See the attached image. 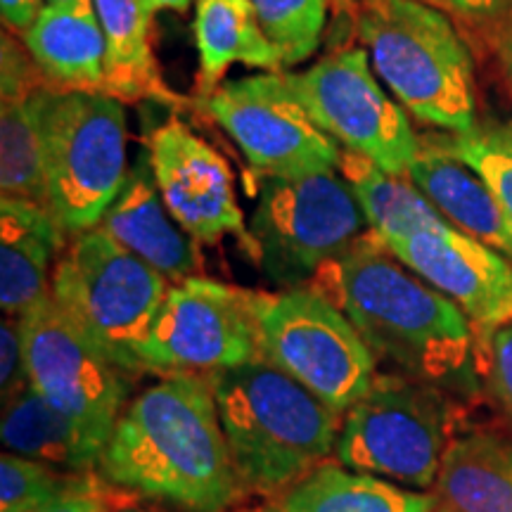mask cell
I'll list each match as a JSON object with an SVG mask.
<instances>
[{
	"instance_id": "cell-1",
	"label": "cell",
	"mask_w": 512,
	"mask_h": 512,
	"mask_svg": "<svg viewBox=\"0 0 512 512\" xmlns=\"http://www.w3.org/2000/svg\"><path fill=\"white\" fill-rule=\"evenodd\" d=\"M306 285L354 323L377 361L448 394L479 392L470 318L403 266L373 230L320 266Z\"/></svg>"
},
{
	"instance_id": "cell-15",
	"label": "cell",
	"mask_w": 512,
	"mask_h": 512,
	"mask_svg": "<svg viewBox=\"0 0 512 512\" xmlns=\"http://www.w3.org/2000/svg\"><path fill=\"white\" fill-rule=\"evenodd\" d=\"M403 266L446 294L475 332L512 320V261L451 223L384 242Z\"/></svg>"
},
{
	"instance_id": "cell-32",
	"label": "cell",
	"mask_w": 512,
	"mask_h": 512,
	"mask_svg": "<svg viewBox=\"0 0 512 512\" xmlns=\"http://www.w3.org/2000/svg\"><path fill=\"white\" fill-rule=\"evenodd\" d=\"M31 387L27 358H24L19 318L8 316L0 325V392L8 403Z\"/></svg>"
},
{
	"instance_id": "cell-9",
	"label": "cell",
	"mask_w": 512,
	"mask_h": 512,
	"mask_svg": "<svg viewBox=\"0 0 512 512\" xmlns=\"http://www.w3.org/2000/svg\"><path fill=\"white\" fill-rule=\"evenodd\" d=\"M368 221L337 169L264 178L252 219L254 259L268 278L299 287L368 233Z\"/></svg>"
},
{
	"instance_id": "cell-27",
	"label": "cell",
	"mask_w": 512,
	"mask_h": 512,
	"mask_svg": "<svg viewBox=\"0 0 512 512\" xmlns=\"http://www.w3.org/2000/svg\"><path fill=\"white\" fill-rule=\"evenodd\" d=\"M420 143L470 166L512 223V119L477 121L463 133L432 131Z\"/></svg>"
},
{
	"instance_id": "cell-39",
	"label": "cell",
	"mask_w": 512,
	"mask_h": 512,
	"mask_svg": "<svg viewBox=\"0 0 512 512\" xmlns=\"http://www.w3.org/2000/svg\"><path fill=\"white\" fill-rule=\"evenodd\" d=\"M62 3H69V0H46V5H62Z\"/></svg>"
},
{
	"instance_id": "cell-30",
	"label": "cell",
	"mask_w": 512,
	"mask_h": 512,
	"mask_svg": "<svg viewBox=\"0 0 512 512\" xmlns=\"http://www.w3.org/2000/svg\"><path fill=\"white\" fill-rule=\"evenodd\" d=\"M475 337L479 382L512 425V320Z\"/></svg>"
},
{
	"instance_id": "cell-21",
	"label": "cell",
	"mask_w": 512,
	"mask_h": 512,
	"mask_svg": "<svg viewBox=\"0 0 512 512\" xmlns=\"http://www.w3.org/2000/svg\"><path fill=\"white\" fill-rule=\"evenodd\" d=\"M0 437L10 453L72 472H98L110 437L53 406L34 387L5 403Z\"/></svg>"
},
{
	"instance_id": "cell-23",
	"label": "cell",
	"mask_w": 512,
	"mask_h": 512,
	"mask_svg": "<svg viewBox=\"0 0 512 512\" xmlns=\"http://www.w3.org/2000/svg\"><path fill=\"white\" fill-rule=\"evenodd\" d=\"M192 36L200 57V100H207L221 86L233 64L271 74H280L285 67L283 57L261 29L252 0H197Z\"/></svg>"
},
{
	"instance_id": "cell-10",
	"label": "cell",
	"mask_w": 512,
	"mask_h": 512,
	"mask_svg": "<svg viewBox=\"0 0 512 512\" xmlns=\"http://www.w3.org/2000/svg\"><path fill=\"white\" fill-rule=\"evenodd\" d=\"M285 81L335 143L408 178L420 155V136L406 110L382 88L366 48L337 50L304 72L285 74Z\"/></svg>"
},
{
	"instance_id": "cell-38",
	"label": "cell",
	"mask_w": 512,
	"mask_h": 512,
	"mask_svg": "<svg viewBox=\"0 0 512 512\" xmlns=\"http://www.w3.org/2000/svg\"><path fill=\"white\" fill-rule=\"evenodd\" d=\"M356 3L358 0H332V5H335L337 12H351V17H354Z\"/></svg>"
},
{
	"instance_id": "cell-24",
	"label": "cell",
	"mask_w": 512,
	"mask_h": 512,
	"mask_svg": "<svg viewBox=\"0 0 512 512\" xmlns=\"http://www.w3.org/2000/svg\"><path fill=\"white\" fill-rule=\"evenodd\" d=\"M107 41L105 93L121 102L157 100L183 105V98L166 86L152 50V17L138 0H93Z\"/></svg>"
},
{
	"instance_id": "cell-31",
	"label": "cell",
	"mask_w": 512,
	"mask_h": 512,
	"mask_svg": "<svg viewBox=\"0 0 512 512\" xmlns=\"http://www.w3.org/2000/svg\"><path fill=\"white\" fill-rule=\"evenodd\" d=\"M422 3L446 12L453 22L463 24L470 34L484 38L489 46L503 17L512 8V0H422Z\"/></svg>"
},
{
	"instance_id": "cell-22",
	"label": "cell",
	"mask_w": 512,
	"mask_h": 512,
	"mask_svg": "<svg viewBox=\"0 0 512 512\" xmlns=\"http://www.w3.org/2000/svg\"><path fill=\"white\" fill-rule=\"evenodd\" d=\"M408 178L453 228L512 261V223L470 166L420 143Z\"/></svg>"
},
{
	"instance_id": "cell-25",
	"label": "cell",
	"mask_w": 512,
	"mask_h": 512,
	"mask_svg": "<svg viewBox=\"0 0 512 512\" xmlns=\"http://www.w3.org/2000/svg\"><path fill=\"white\" fill-rule=\"evenodd\" d=\"M437 496L389 479L320 463L294 482L271 512H434Z\"/></svg>"
},
{
	"instance_id": "cell-36",
	"label": "cell",
	"mask_w": 512,
	"mask_h": 512,
	"mask_svg": "<svg viewBox=\"0 0 512 512\" xmlns=\"http://www.w3.org/2000/svg\"><path fill=\"white\" fill-rule=\"evenodd\" d=\"M114 512H169L159 505V501H152V498H145L140 494H131L124 503L117 505Z\"/></svg>"
},
{
	"instance_id": "cell-14",
	"label": "cell",
	"mask_w": 512,
	"mask_h": 512,
	"mask_svg": "<svg viewBox=\"0 0 512 512\" xmlns=\"http://www.w3.org/2000/svg\"><path fill=\"white\" fill-rule=\"evenodd\" d=\"M147 157L166 209L197 245H216L233 235L254 256L233 171L219 150L171 117L150 133Z\"/></svg>"
},
{
	"instance_id": "cell-2",
	"label": "cell",
	"mask_w": 512,
	"mask_h": 512,
	"mask_svg": "<svg viewBox=\"0 0 512 512\" xmlns=\"http://www.w3.org/2000/svg\"><path fill=\"white\" fill-rule=\"evenodd\" d=\"M98 472L183 512H226L245 491L202 375H166L126 403Z\"/></svg>"
},
{
	"instance_id": "cell-29",
	"label": "cell",
	"mask_w": 512,
	"mask_h": 512,
	"mask_svg": "<svg viewBox=\"0 0 512 512\" xmlns=\"http://www.w3.org/2000/svg\"><path fill=\"white\" fill-rule=\"evenodd\" d=\"M332 0H252L261 29L283 57L285 67H294L316 53L323 41Z\"/></svg>"
},
{
	"instance_id": "cell-8",
	"label": "cell",
	"mask_w": 512,
	"mask_h": 512,
	"mask_svg": "<svg viewBox=\"0 0 512 512\" xmlns=\"http://www.w3.org/2000/svg\"><path fill=\"white\" fill-rule=\"evenodd\" d=\"M259 356L332 408L347 413L377 377V358L354 323L306 287L254 292Z\"/></svg>"
},
{
	"instance_id": "cell-28",
	"label": "cell",
	"mask_w": 512,
	"mask_h": 512,
	"mask_svg": "<svg viewBox=\"0 0 512 512\" xmlns=\"http://www.w3.org/2000/svg\"><path fill=\"white\" fill-rule=\"evenodd\" d=\"M98 472H72L62 467L3 453L0 458V512H34L93 482Z\"/></svg>"
},
{
	"instance_id": "cell-37",
	"label": "cell",
	"mask_w": 512,
	"mask_h": 512,
	"mask_svg": "<svg viewBox=\"0 0 512 512\" xmlns=\"http://www.w3.org/2000/svg\"><path fill=\"white\" fill-rule=\"evenodd\" d=\"M143 5V10L147 15H157L162 10H174V12H188L192 5V0H138Z\"/></svg>"
},
{
	"instance_id": "cell-6",
	"label": "cell",
	"mask_w": 512,
	"mask_h": 512,
	"mask_svg": "<svg viewBox=\"0 0 512 512\" xmlns=\"http://www.w3.org/2000/svg\"><path fill=\"white\" fill-rule=\"evenodd\" d=\"M169 280L112 240L102 228L76 235L57 259L50 294L114 366L145 373L140 349L150 335Z\"/></svg>"
},
{
	"instance_id": "cell-26",
	"label": "cell",
	"mask_w": 512,
	"mask_h": 512,
	"mask_svg": "<svg viewBox=\"0 0 512 512\" xmlns=\"http://www.w3.org/2000/svg\"><path fill=\"white\" fill-rule=\"evenodd\" d=\"M339 174L366 214L368 230L382 242L406 238L415 230L448 223L422 192L411 183L384 171L373 159L351 150H339Z\"/></svg>"
},
{
	"instance_id": "cell-40",
	"label": "cell",
	"mask_w": 512,
	"mask_h": 512,
	"mask_svg": "<svg viewBox=\"0 0 512 512\" xmlns=\"http://www.w3.org/2000/svg\"><path fill=\"white\" fill-rule=\"evenodd\" d=\"M434 512H444V510H441V508H439V505H437V510H434Z\"/></svg>"
},
{
	"instance_id": "cell-12",
	"label": "cell",
	"mask_w": 512,
	"mask_h": 512,
	"mask_svg": "<svg viewBox=\"0 0 512 512\" xmlns=\"http://www.w3.org/2000/svg\"><path fill=\"white\" fill-rule=\"evenodd\" d=\"M202 110L240 147L254 174L292 178L339 166L342 147L320 131L283 72L221 83Z\"/></svg>"
},
{
	"instance_id": "cell-5",
	"label": "cell",
	"mask_w": 512,
	"mask_h": 512,
	"mask_svg": "<svg viewBox=\"0 0 512 512\" xmlns=\"http://www.w3.org/2000/svg\"><path fill=\"white\" fill-rule=\"evenodd\" d=\"M124 102L105 91L53 88L43 105L48 209L64 235L98 228L128 178Z\"/></svg>"
},
{
	"instance_id": "cell-4",
	"label": "cell",
	"mask_w": 512,
	"mask_h": 512,
	"mask_svg": "<svg viewBox=\"0 0 512 512\" xmlns=\"http://www.w3.org/2000/svg\"><path fill=\"white\" fill-rule=\"evenodd\" d=\"M354 24L377 79L415 121L446 133L477 124L475 62L446 12L422 0H358Z\"/></svg>"
},
{
	"instance_id": "cell-20",
	"label": "cell",
	"mask_w": 512,
	"mask_h": 512,
	"mask_svg": "<svg viewBox=\"0 0 512 512\" xmlns=\"http://www.w3.org/2000/svg\"><path fill=\"white\" fill-rule=\"evenodd\" d=\"M434 496L444 512H512V432L475 427L456 434Z\"/></svg>"
},
{
	"instance_id": "cell-18",
	"label": "cell",
	"mask_w": 512,
	"mask_h": 512,
	"mask_svg": "<svg viewBox=\"0 0 512 512\" xmlns=\"http://www.w3.org/2000/svg\"><path fill=\"white\" fill-rule=\"evenodd\" d=\"M22 43L60 91H105L107 41L93 0L46 5Z\"/></svg>"
},
{
	"instance_id": "cell-13",
	"label": "cell",
	"mask_w": 512,
	"mask_h": 512,
	"mask_svg": "<svg viewBox=\"0 0 512 512\" xmlns=\"http://www.w3.org/2000/svg\"><path fill=\"white\" fill-rule=\"evenodd\" d=\"M17 318L31 387L60 411L112 437L131 375L102 354L50 292Z\"/></svg>"
},
{
	"instance_id": "cell-11",
	"label": "cell",
	"mask_w": 512,
	"mask_h": 512,
	"mask_svg": "<svg viewBox=\"0 0 512 512\" xmlns=\"http://www.w3.org/2000/svg\"><path fill=\"white\" fill-rule=\"evenodd\" d=\"M259 358L254 292L192 275L166 292L140 349L145 373L202 375Z\"/></svg>"
},
{
	"instance_id": "cell-16",
	"label": "cell",
	"mask_w": 512,
	"mask_h": 512,
	"mask_svg": "<svg viewBox=\"0 0 512 512\" xmlns=\"http://www.w3.org/2000/svg\"><path fill=\"white\" fill-rule=\"evenodd\" d=\"M15 36L5 31L0 48V188L3 197L48 207L43 105L55 86Z\"/></svg>"
},
{
	"instance_id": "cell-19",
	"label": "cell",
	"mask_w": 512,
	"mask_h": 512,
	"mask_svg": "<svg viewBox=\"0 0 512 512\" xmlns=\"http://www.w3.org/2000/svg\"><path fill=\"white\" fill-rule=\"evenodd\" d=\"M64 247V230L48 207L0 200V304L8 316H22L50 292V266Z\"/></svg>"
},
{
	"instance_id": "cell-33",
	"label": "cell",
	"mask_w": 512,
	"mask_h": 512,
	"mask_svg": "<svg viewBox=\"0 0 512 512\" xmlns=\"http://www.w3.org/2000/svg\"><path fill=\"white\" fill-rule=\"evenodd\" d=\"M131 494H136V491L121 489V486L107 482L98 472L91 484L34 512H114L117 505L124 503Z\"/></svg>"
},
{
	"instance_id": "cell-35",
	"label": "cell",
	"mask_w": 512,
	"mask_h": 512,
	"mask_svg": "<svg viewBox=\"0 0 512 512\" xmlns=\"http://www.w3.org/2000/svg\"><path fill=\"white\" fill-rule=\"evenodd\" d=\"M491 48H494L498 62H501L503 76L505 81H508V88L512 93V8L508 10V15L503 17L501 27L496 29L494 38H491Z\"/></svg>"
},
{
	"instance_id": "cell-34",
	"label": "cell",
	"mask_w": 512,
	"mask_h": 512,
	"mask_svg": "<svg viewBox=\"0 0 512 512\" xmlns=\"http://www.w3.org/2000/svg\"><path fill=\"white\" fill-rule=\"evenodd\" d=\"M46 8L43 0H0V15H3V24L12 34L22 36L31 29L41 10Z\"/></svg>"
},
{
	"instance_id": "cell-7",
	"label": "cell",
	"mask_w": 512,
	"mask_h": 512,
	"mask_svg": "<svg viewBox=\"0 0 512 512\" xmlns=\"http://www.w3.org/2000/svg\"><path fill=\"white\" fill-rule=\"evenodd\" d=\"M456 418L458 406L444 389L403 373L377 375L344 415L337 458L349 470L430 491Z\"/></svg>"
},
{
	"instance_id": "cell-17",
	"label": "cell",
	"mask_w": 512,
	"mask_h": 512,
	"mask_svg": "<svg viewBox=\"0 0 512 512\" xmlns=\"http://www.w3.org/2000/svg\"><path fill=\"white\" fill-rule=\"evenodd\" d=\"M98 228L162 273L169 283H181L200 271L197 242L166 209L147 155L138 157L128 171L124 188Z\"/></svg>"
},
{
	"instance_id": "cell-3",
	"label": "cell",
	"mask_w": 512,
	"mask_h": 512,
	"mask_svg": "<svg viewBox=\"0 0 512 512\" xmlns=\"http://www.w3.org/2000/svg\"><path fill=\"white\" fill-rule=\"evenodd\" d=\"M207 380L245 491H287L337 446L339 413L266 358L219 370Z\"/></svg>"
}]
</instances>
